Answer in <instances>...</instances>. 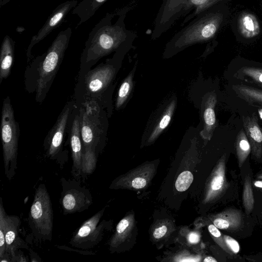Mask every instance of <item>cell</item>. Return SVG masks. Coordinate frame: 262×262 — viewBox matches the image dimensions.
<instances>
[{
  "instance_id": "17",
  "label": "cell",
  "mask_w": 262,
  "mask_h": 262,
  "mask_svg": "<svg viewBox=\"0 0 262 262\" xmlns=\"http://www.w3.org/2000/svg\"><path fill=\"white\" fill-rule=\"evenodd\" d=\"M80 118L76 116L71 128L70 145L73 165L71 172L76 179L81 176L83 146L81 141Z\"/></svg>"
},
{
  "instance_id": "12",
  "label": "cell",
  "mask_w": 262,
  "mask_h": 262,
  "mask_svg": "<svg viewBox=\"0 0 262 262\" xmlns=\"http://www.w3.org/2000/svg\"><path fill=\"white\" fill-rule=\"evenodd\" d=\"M0 213L2 214L4 219L6 244V253L11 256L12 253L19 249H29L27 244L19 236V230L21 224L20 218L16 215L6 214L2 197L0 198Z\"/></svg>"
},
{
  "instance_id": "32",
  "label": "cell",
  "mask_w": 262,
  "mask_h": 262,
  "mask_svg": "<svg viewBox=\"0 0 262 262\" xmlns=\"http://www.w3.org/2000/svg\"><path fill=\"white\" fill-rule=\"evenodd\" d=\"M193 180V176L189 171H184L181 172L177 178L175 187L180 192L186 190L191 184Z\"/></svg>"
},
{
  "instance_id": "47",
  "label": "cell",
  "mask_w": 262,
  "mask_h": 262,
  "mask_svg": "<svg viewBox=\"0 0 262 262\" xmlns=\"http://www.w3.org/2000/svg\"><path fill=\"white\" fill-rule=\"evenodd\" d=\"M262 87V86H261Z\"/></svg>"
},
{
  "instance_id": "26",
  "label": "cell",
  "mask_w": 262,
  "mask_h": 262,
  "mask_svg": "<svg viewBox=\"0 0 262 262\" xmlns=\"http://www.w3.org/2000/svg\"><path fill=\"white\" fill-rule=\"evenodd\" d=\"M239 167H242L251 150V147L243 128L238 132L235 143Z\"/></svg>"
},
{
  "instance_id": "35",
  "label": "cell",
  "mask_w": 262,
  "mask_h": 262,
  "mask_svg": "<svg viewBox=\"0 0 262 262\" xmlns=\"http://www.w3.org/2000/svg\"><path fill=\"white\" fill-rule=\"evenodd\" d=\"M6 252V244L3 216L0 213V258Z\"/></svg>"
},
{
  "instance_id": "33",
  "label": "cell",
  "mask_w": 262,
  "mask_h": 262,
  "mask_svg": "<svg viewBox=\"0 0 262 262\" xmlns=\"http://www.w3.org/2000/svg\"><path fill=\"white\" fill-rule=\"evenodd\" d=\"M208 230L214 242L226 252L232 255V253L228 249L224 241L223 234L220 232L219 228L213 224L209 223L208 224Z\"/></svg>"
},
{
  "instance_id": "29",
  "label": "cell",
  "mask_w": 262,
  "mask_h": 262,
  "mask_svg": "<svg viewBox=\"0 0 262 262\" xmlns=\"http://www.w3.org/2000/svg\"><path fill=\"white\" fill-rule=\"evenodd\" d=\"M175 106L176 100H173L168 106L158 124L151 133L148 140L149 142L154 141L168 126L171 119Z\"/></svg>"
},
{
  "instance_id": "6",
  "label": "cell",
  "mask_w": 262,
  "mask_h": 262,
  "mask_svg": "<svg viewBox=\"0 0 262 262\" xmlns=\"http://www.w3.org/2000/svg\"><path fill=\"white\" fill-rule=\"evenodd\" d=\"M106 208L105 206L85 221L73 233L70 245L75 248L89 250L102 241L105 231L112 227V221L101 220Z\"/></svg>"
},
{
  "instance_id": "44",
  "label": "cell",
  "mask_w": 262,
  "mask_h": 262,
  "mask_svg": "<svg viewBox=\"0 0 262 262\" xmlns=\"http://www.w3.org/2000/svg\"><path fill=\"white\" fill-rule=\"evenodd\" d=\"M258 113H259L260 118L262 119V109L259 110Z\"/></svg>"
},
{
  "instance_id": "41",
  "label": "cell",
  "mask_w": 262,
  "mask_h": 262,
  "mask_svg": "<svg viewBox=\"0 0 262 262\" xmlns=\"http://www.w3.org/2000/svg\"><path fill=\"white\" fill-rule=\"evenodd\" d=\"M253 185L257 188L262 189V180L255 181Z\"/></svg>"
},
{
  "instance_id": "10",
  "label": "cell",
  "mask_w": 262,
  "mask_h": 262,
  "mask_svg": "<svg viewBox=\"0 0 262 262\" xmlns=\"http://www.w3.org/2000/svg\"><path fill=\"white\" fill-rule=\"evenodd\" d=\"M77 0H69L59 4L48 17L43 26L31 40L27 51L28 59L31 56L33 47L43 39L53 30L59 26L66 18L67 15L78 4Z\"/></svg>"
},
{
  "instance_id": "38",
  "label": "cell",
  "mask_w": 262,
  "mask_h": 262,
  "mask_svg": "<svg viewBox=\"0 0 262 262\" xmlns=\"http://www.w3.org/2000/svg\"><path fill=\"white\" fill-rule=\"evenodd\" d=\"M200 234L197 231H191L187 236L186 239L190 244H198L200 241Z\"/></svg>"
},
{
  "instance_id": "45",
  "label": "cell",
  "mask_w": 262,
  "mask_h": 262,
  "mask_svg": "<svg viewBox=\"0 0 262 262\" xmlns=\"http://www.w3.org/2000/svg\"><path fill=\"white\" fill-rule=\"evenodd\" d=\"M259 180H262V173L257 177Z\"/></svg>"
},
{
  "instance_id": "40",
  "label": "cell",
  "mask_w": 262,
  "mask_h": 262,
  "mask_svg": "<svg viewBox=\"0 0 262 262\" xmlns=\"http://www.w3.org/2000/svg\"><path fill=\"white\" fill-rule=\"evenodd\" d=\"M30 261L32 262L33 261H40L41 260L38 259L40 258L38 255L34 252L33 251L30 250Z\"/></svg>"
},
{
  "instance_id": "2",
  "label": "cell",
  "mask_w": 262,
  "mask_h": 262,
  "mask_svg": "<svg viewBox=\"0 0 262 262\" xmlns=\"http://www.w3.org/2000/svg\"><path fill=\"white\" fill-rule=\"evenodd\" d=\"M211 9V7L197 15L176 33L167 43L166 52L176 53L188 46L213 38L223 23L224 16L222 12Z\"/></svg>"
},
{
  "instance_id": "18",
  "label": "cell",
  "mask_w": 262,
  "mask_h": 262,
  "mask_svg": "<svg viewBox=\"0 0 262 262\" xmlns=\"http://www.w3.org/2000/svg\"><path fill=\"white\" fill-rule=\"evenodd\" d=\"M115 71L111 65H105L90 72L86 76V89L91 93H96L104 89L112 80Z\"/></svg>"
},
{
  "instance_id": "14",
  "label": "cell",
  "mask_w": 262,
  "mask_h": 262,
  "mask_svg": "<svg viewBox=\"0 0 262 262\" xmlns=\"http://www.w3.org/2000/svg\"><path fill=\"white\" fill-rule=\"evenodd\" d=\"M135 229L134 213L126 214L116 226L109 241V250L112 253L119 252L125 249L127 242L132 237Z\"/></svg>"
},
{
  "instance_id": "19",
  "label": "cell",
  "mask_w": 262,
  "mask_h": 262,
  "mask_svg": "<svg viewBox=\"0 0 262 262\" xmlns=\"http://www.w3.org/2000/svg\"><path fill=\"white\" fill-rule=\"evenodd\" d=\"M244 130L251 147L252 155L257 159L262 155V128L260 127L257 116L243 117Z\"/></svg>"
},
{
  "instance_id": "5",
  "label": "cell",
  "mask_w": 262,
  "mask_h": 262,
  "mask_svg": "<svg viewBox=\"0 0 262 262\" xmlns=\"http://www.w3.org/2000/svg\"><path fill=\"white\" fill-rule=\"evenodd\" d=\"M1 136L5 174L11 181L17 168L18 136L14 112L9 97L4 100L1 121Z\"/></svg>"
},
{
  "instance_id": "4",
  "label": "cell",
  "mask_w": 262,
  "mask_h": 262,
  "mask_svg": "<svg viewBox=\"0 0 262 262\" xmlns=\"http://www.w3.org/2000/svg\"><path fill=\"white\" fill-rule=\"evenodd\" d=\"M72 32V29L68 27L58 34L39 65L36 88L38 100L43 98L57 72L69 45Z\"/></svg>"
},
{
  "instance_id": "39",
  "label": "cell",
  "mask_w": 262,
  "mask_h": 262,
  "mask_svg": "<svg viewBox=\"0 0 262 262\" xmlns=\"http://www.w3.org/2000/svg\"><path fill=\"white\" fill-rule=\"evenodd\" d=\"M11 261H28L26 257L20 253H18L17 251L11 254Z\"/></svg>"
},
{
  "instance_id": "16",
  "label": "cell",
  "mask_w": 262,
  "mask_h": 262,
  "mask_svg": "<svg viewBox=\"0 0 262 262\" xmlns=\"http://www.w3.org/2000/svg\"><path fill=\"white\" fill-rule=\"evenodd\" d=\"M219 229L235 231L241 229L244 224L242 212L236 208H230L208 217V222Z\"/></svg>"
},
{
  "instance_id": "34",
  "label": "cell",
  "mask_w": 262,
  "mask_h": 262,
  "mask_svg": "<svg viewBox=\"0 0 262 262\" xmlns=\"http://www.w3.org/2000/svg\"><path fill=\"white\" fill-rule=\"evenodd\" d=\"M242 73L254 81L256 84L262 86V69L254 67H245L242 69Z\"/></svg>"
},
{
  "instance_id": "13",
  "label": "cell",
  "mask_w": 262,
  "mask_h": 262,
  "mask_svg": "<svg viewBox=\"0 0 262 262\" xmlns=\"http://www.w3.org/2000/svg\"><path fill=\"white\" fill-rule=\"evenodd\" d=\"M70 110V107L68 106L64 108L45 142L46 155L51 160H57L61 150L63 135Z\"/></svg>"
},
{
  "instance_id": "30",
  "label": "cell",
  "mask_w": 262,
  "mask_h": 262,
  "mask_svg": "<svg viewBox=\"0 0 262 262\" xmlns=\"http://www.w3.org/2000/svg\"><path fill=\"white\" fill-rule=\"evenodd\" d=\"M242 202L246 212L248 214H250L253 209L254 198L251 178L249 176H247L245 178L243 190Z\"/></svg>"
},
{
  "instance_id": "11",
  "label": "cell",
  "mask_w": 262,
  "mask_h": 262,
  "mask_svg": "<svg viewBox=\"0 0 262 262\" xmlns=\"http://www.w3.org/2000/svg\"><path fill=\"white\" fill-rule=\"evenodd\" d=\"M228 187L226 178V155L219 159L207 180L204 193V204L217 200Z\"/></svg>"
},
{
  "instance_id": "7",
  "label": "cell",
  "mask_w": 262,
  "mask_h": 262,
  "mask_svg": "<svg viewBox=\"0 0 262 262\" xmlns=\"http://www.w3.org/2000/svg\"><path fill=\"white\" fill-rule=\"evenodd\" d=\"M60 182V203L64 215L80 213L89 209L93 203L89 189L75 179L62 177Z\"/></svg>"
},
{
  "instance_id": "46",
  "label": "cell",
  "mask_w": 262,
  "mask_h": 262,
  "mask_svg": "<svg viewBox=\"0 0 262 262\" xmlns=\"http://www.w3.org/2000/svg\"><path fill=\"white\" fill-rule=\"evenodd\" d=\"M261 214H262V211H261Z\"/></svg>"
},
{
  "instance_id": "31",
  "label": "cell",
  "mask_w": 262,
  "mask_h": 262,
  "mask_svg": "<svg viewBox=\"0 0 262 262\" xmlns=\"http://www.w3.org/2000/svg\"><path fill=\"white\" fill-rule=\"evenodd\" d=\"M133 85V75L130 73L123 81L118 91L116 106L119 108L128 97Z\"/></svg>"
},
{
  "instance_id": "37",
  "label": "cell",
  "mask_w": 262,
  "mask_h": 262,
  "mask_svg": "<svg viewBox=\"0 0 262 262\" xmlns=\"http://www.w3.org/2000/svg\"><path fill=\"white\" fill-rule=\"evenodd\" d=\"M56 247L59 249H62V250H66V251H72V252H77L80 254H82V255H94L95 253L94 252H93L92 251H89L88 250H82V249H74V248H72L71 247H68V246H64V245H57Z\"/></svg>"
},
{
  "instance_id": "15",
  "label": "cell",
  "mask_w": 262,
  "mask_h": 262,
  "mask_svg": "<svg viewBox=\"0 0 262 262\" xmlns=\"http://www.w3.org/2000/svg\"><path fill=\"white\" fill-rule=\"evenodd\" d=\"M87 107L86 111L82 110L80 120L81 136L83 147H90L96 152L99 139L98 121L92 114V111Z\"/></svg>"
},
{
  "instance_id": "24",
  "label": "cell",
  "mask_w": 262,
  "mask_h": 262,
  "mask_svg": "<svg viewBox=\"0 0 262 262\" xmlns=\"http://www.w3.org/2000/svg\"><path fill=\"white\" fill-rule=\"evenodd\" d=\"M223 0H188L184 10L183 16L193 11L183 20L184 25L203 11L216 5Z\"/></svg>"
},
{
  "instance_id": "22",
  "label": "cell",
  "mask_w": 262,
  "mask_h": 262,
  "mask_svg": "<svg viewBox=\"0 0 262 262\" xmlns=\"http://www.w3.org/2000/svg\"><path fill=\"white\" fill-rule=\"evenodd\" d=\"M107 0H82L73 9L72 14L77 15L80 18L77 26L91 18L96 11Z\"/></svg>"
},
{
  "instance_id": "3",
  "label": "cell",
  "mask_w": 262,
  "mask_h": 262,
  "mask_svg": "<svg viewBox=\"0 0 262 262\" xmlns=\"http://www.w3.org/2000/svg\"><path fill=\"white\" fill-rule=\"evenodd\" d=\"M28 223L32 233L40 242L51 241L53 229V210L50 195L45 184L36 188L31 204Z\"/></svg>"
},
{
  "instance_id": "42",
  "label": "cell",
  "mask_w": 262,
  "mask_h": 262,
  "mask_svg": "<svg viewBox=\"0 0 262 262\" xmlns=\"http://www.w3.org/2000/svg\"><path fill=\"white\" fill-rule=\"evenodd\" d=\"M204 262H216V260L214 257L211 256H207L203 260Z\"/></svg>"
},
{
  "instance_id": "1",
  "label": "cell",
  "mask_w": 262,
  "mask_h": 262,
  "mask_svg": "<svg viewBox=\"0 0 262 262\" xmlns=\"http://www.w3.org/2000/svg\"><path fill=\"white\" fill-rule=\"evenodd\" d=\"M130 7L127 6L107 13L90 32L83 52L86 63L93 62L117 50L135 32L127 30L124 22Z\"/></svg>"
},
{
  "instance_id": "43",
  "label": "cell",
  "mask_w": 262,
  "mask_h": 262,
  "mask_svg": "<svg viewBox=\"0 0 262 262\" xmlns=\"http://www.w3.org/2000/svg\"><path fill=\"white\" fill-rule=\"evenodd\" d=\"M10 1V0H1V6L2 7L3 5L6 4Z\"/></svg>"
},
{
  "instance_id": "25",
  "label": "cell",
  "mask_w": 262,
  "mask_h": 262,
  "mask_svg": "<svg viewBox=\"0 0 262 262\" xmlns=\"http://www.w3.org/2000/svg\"><path fill=\"white\" fill-rule=\"evenodd\" d=\"M233 89L238 97L249 104H262V90L243 84L234 85Z\"/></svg>"
},
{
  "instance_id": "20",
  "label": "cell",
  "mask_w": 262,
  "mask_h": 262,
  "mask_svg": "<svg viewBox=\"0 0 262 262\" xmlns=\"http://www.w3.org/2000/svg\"><path fill=\"white\" fill-rule=\"evenodd\" d=\"M216 101V95L214 93L209 94L205 101L203 112L204 128L200 134L206 140H210L216 126L214 111Z\"/></svg>"
},
{
  "instance_id": "36",
  "label": "cell",
  "mask_w": 262,
  "mask_h": 262,
  "mask_svg": "<svg viewBox=\"0 0 262 262\" xmlns=\"http://www.w3.org/2000/svg\"><path fill=\"white\" fill-rule=\"evenodd\" d=\"M226 245L232 254H237L240 250V246L238 242L230 236L223 235Z\"/></svg>"
},
{
  "instance_id": "28",
  "label": "cell",
  "mask_w": 262,
  "mask_h": 262,
  "mask_svg": "<svg viewBox=\"0 0 262 262\" xmlns=\"http://www.w3.org/2000/svg\"><path fill=\"white\" fill-rule=\"evenodd\" d=\"M174 230V226L167 219L160 220L154 226L151 231L152 238L155 241L159 242L165 239Z\"/></svg>"
},
{
  "instance_id": "21",
  "label": "cell",
  "mask_w": 262,
  "mask_h": 262,
  "mask_svg": "<svg viewBox=\"0 0 262 262\" xmlns=\"http://www.w3.org/2000/svg\"><path fill=\"white\" fill-rule=\"evenodd\" d=\"M14 41L6 35L2 43L0 54V80L9 75L14 58Z\"/></svg>"
},
{
  "instance_id": "23",
  "label": "cell",
  "mask_w": 262,
  "mask_h": 262,
  "mask_svg": "<svg viewBox=\"0 0 262 262\" xmlns=\"http://www.w3.org/2000/svg\"><path fill=\"white\" fill-rule=\"evenodd\" d=\"M238 27L241 34L245 38H252L260 33V26L256 16L251 13L244 12L239 16Z\"/></svg>"
},
{
  "instance_id": "9",
  "label": "cell",
  "mask_w": 262,
  "mask_h": 262,
  "mask_svg": "<svg viewBox=\"0 0 262 262\" xmlns=\"http://www.w3.org/2000/svg\"><path fill=\"white\" fill-rule=\"evenodd\" d=\"M188 0H163L155 20L151 38L156 39L166 32L174 23L183 16Z\"/></svg>"
},
{
  "instance_id": "27",
  "label": "cell",
  "mask_w": 262,
  "mask_h": 262,
  "mask_svg": "<svg viewBox=\"0 0 262 262\" xmlns=\"http://www.w3.org/2000/svg\"><path fill=\"white\" fill-rule=\"evenodd\" d=\"M97 154L90 147H83L81 177L85 178L92 174L96 169Z\"/></svg>"
},
{
  "instance_id": "8",
  "label": "cell",
  "mask_w": 262,
  "mask_h": 262,
  "mask_svg": "<svg viewBox=\"0 0 262 262\" xmlns=\"http://www.w3.org/2000/svg\"><path fill=\"white\" fill-rule=\"evenodd\" d=\"M156 170L155 164H144L116 178L112 181L109 188L130 190L144 189L149 185Z\"/></svg>"
}]
</instances>
